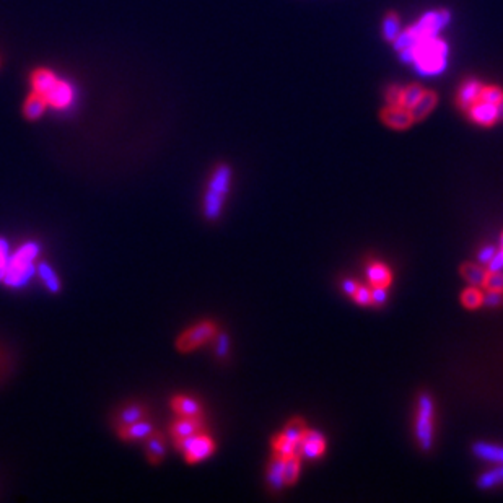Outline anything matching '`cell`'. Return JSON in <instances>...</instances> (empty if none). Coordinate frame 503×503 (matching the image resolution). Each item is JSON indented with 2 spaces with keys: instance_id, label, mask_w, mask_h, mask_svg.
Returning a JSON list of instances; mask_svg holds the SVG:
<instances>
[{
  "instance_id": "7c38bea8",
  "label": "cell",
  "mask_w": 503,
  "mask_h": 503,
  "mask_svg": "<svg viewBox=\"0 0 503 503\" xmlns=\"http://www.w3.org/2000/svg\"><path fill=\"white\" fill-rule=\"evenodd\" d=\"M170 408L176 417H202V404L187 394H175L170 401Z\"/></svg>"
},
{
  "instance_id": "4316f807",
  "label": "cell",
  "mask_w": 503,
  "mask_h": 503,
  "mask_svg": "<svg viewBox=\"0 0 503 503\" xmlns=\"http://www.w3.org/2000/svg\"><path fill=\"white\" fill-rule=\"evenodd\" d=\"M399 33H401V20H399V16L394 11H391V14L386 15L385 21H383V34H385L388 41L393 43Z\"/></svg>"
},
{
  "instance_id": "603a6c76",
  "label": "cell",
  "mask_w": 503,
  "mask_h": 503,
  "mask_svg": "<svg viewBox=\"0 0 503 503\" xmlns=\"http://www.w3.org/2000/svg\"><path fill=\"white\" fill-rule=\"evenodd\" d=\"M461 276L472 287H481L485 282V277H487V271L479 264H474V262H466V264L461 266Z\"/></svg>"
},
{
  "instance_id": "836d02e7",
  "label": "cell",
  "mask_w": 503,
  "mask_h": 503,
  "mask_svg": "<svg viewBox=\"0 0 503 503\" xmlns=\"http://www.w3.org/2000/svg\"><path fill=\"white\" fill-rule=\"evenodd\" d=\"M482 305L489 308H495L503 305V291L499 290H487V294L484 295Z\"/></svg>"
},
{
  "instance_id": "4fadbf2b",
  "label": "cell",
  "mask_w": 503,
  "mask_h": 503,
  "mask_svg": "<svg viewBox=\"0 0 503 503\" xmlns=\"http://www.w3.org/2000/svg\"><path fill=\"white\" fill-rule=\"evenodd\" d=\"M204 430V417H176L170 425L171 438L190 437Z\"/></svg>"
},
{
  "instance_id": "1f68e13d",
  "label": "cell",
  "mask_w": 503,
  "mask_h": 503,
  "mask_svg": "<svg viewBox=\"0 0 503 503\" xmlns=\"http://www.w3.org/2000/svg\"><path fill=\"white\" fill-rule=\"evenodd\" d=\"M482 287H485L487 290H499L503 291V274L500 272H489L487 271V277H485V282Z\"/></svg>"
},
{
  "instance_id": "2e32d148",
  "label": "cell",
  "mask_w": 503,
  "mask_h": 503,
  "mask_svg": "<svg viewBox=\"0 0 503 503\" xmlns=\"http://www.w3.org/2000/svg\"><path fill=\"white\" fill-rule=\"evenodd\" d=\"M46 106H48V103H46L44 95L33 90L31 93L26 96L25 105H23V116H25L28 121H36V119H39L44 114Z\"/></svg>"
},
{
  "instance_id": "cb8c5ba5",
  "label": "cell",
  "mask_w": 503,
  "mask_h": 503,
  "mask_svg": "<svg viewBox=\"0 0 503 503\" xmlns=\"http://www.w3.org/2000/svg\"><path fill=\"white\" fill-rule=\"evenodd\" d=\"M274 451H276V456L279 458L287 460L290 456H300L299 455V443L290 442V440L285 438L284 435H279L272 443Z\"/></svg>"
},
{
  "instance_id": "ffe728a7",
  "label": "cell",
  "mask_w": 503,
  "mask_h": 503,
  "mask_svg": "<svg viewBox=\"0 0 503 503\" xmlns=\"http://www.w3.org/2000/svg\"><path fill=\"white\" fill-rule=\"evenodd\" d=\"M147 417H148V410L144 404L130 403L119 410L118 424H130V422L147 419Z\"/></svg>"
},
{
  "instance_id": "44dd1931",
  "label": "cell",
  "mask_w": 503,
  "mask_h": 503,
  "mask_svg": "<svg viewBox=\"0 0 503 503\" xmlns=\"http://www.w3.org/2000/svg\"><path fill=\"white\" fill-rule=\"evenodd\" d=\"M367 277L368 282L373 285H380V287H388L391 284V272L385 264L381 262H370L367 267Z\"/></svg>"
},
{
  "instance_id": "d4e9b609",
  "label": "cell",
  "mask_w": 503,
  "mask_h": 503,
  "mask_svg": "<svg viewBox=\"0 0 503 503\" xmlns=\"http://www.w3.org/2000/svg\"><path fill=\"white\" fill-rule=\"evenodd\" d=\"M425 88H422V85L419 83H410L408 87H404L401 91V98H399V105L404 108H413L415 105V101L420 98V95L424 93Z\"/></svg>"
},
{
  "instance_id": "4dcf8cb0",
  "label": "cell",
  "mask_w": 503,
  "mask_h": 503,
  "mask_svg": "<svg viewBox=\"0 0 503 503\" xmlns=\"http://www.w3.org/2000/svg\"><path fill=\"white\" fill-rule=\"evenodd\" d=\"M10 256H11L10 243H9L5 238L0 237V284H2L4 276H5V271H7Z\"/></svg>"
},
{
  "instance_id": "74e56055",
  "label": "cell",
  "mask_w": 503,
  "mask_h": 503,
  "mask_svg": "<svg viewBox=\"0 0 503 503\" xmlns=\"http://www.w3.org/2000/svg\"><path fill=\"white\" fill-rule=\"evenodd\" d=\"M503 269V249L495 253L492 259L487 262V271L489 272H500Z\"/></svg>"
},
{
  "instance_id": "d6a6232c",
  "label": "cell",
  "mask_w": 503,
  "mask_h": 503,
  "mask_svg": "<svg viewBox=\"0 0 503 503\" xmlns=\"http://www.w3.org/2000/svg\"><path fill=\"white\" fill-rule=\"evenodd\" d=\"M217 341L215 342V353L220 358L227 357L228 351H230V339H228V336L225 333H217V336L214 337Z\"/></svg>"
},
{
  "instance_id": "9a60e30c",
  "label": "cell",
  "mask_w": 503,
  "mask_h": 503,
  "mask_svg": "<svg viewBox=\"0 0 503 503\" xmlns=\"http://www.w3.org/2000/svg\"><path fill=\"white\" fill-rule=\"evenodd\" d=\"M438 96L433 90H424V93L420 95V98L415 101V105L410 108V114H413L414 123L424 121V119L433 111V108L437 106Z\"/></svg>"
},
{
  "instance_id": "ba28073f",
  "label": "cell",
  "mask_w": 503,
  "mask_h": 503,
  "mask_svg": "<svg viewBox=\"0 0 503 503\" xmlns=\"http://www.w3.org/2000/svg\"><path fill=\"white\" fill-rule=\"evenodd\" d=\"M153 430H155V427L148 419L116 425V433L123 442H140V440H145L150 435Z\"/></svg>"
},
{
  "instance_id": "8d00e7d4",
  "label": "cell",
  "mask_w": 503,
  "mask_h": 503,
  "mask_svg": "<svg viewBox=\"0 0 503 503\" xmlns=\"http://www.w3.org/2000/svg\"><path fill=\"white\" fill-rule=\"evenodd\" d=\"M401 91L403 87H396V85H391L386 90V103L388 105H399V98H401Z\"/></svg>"
},
{
  "instance_id": "ab89813d",
  "label": "cell",
  "mask_w": 503,
  "mask_h": 503,
  "mask_svg": "<svg viewBox=\"0 0 503 503\" xmlns=\"http://www.w3.org/2000/svg\"><path fill=\"white\" fill-rule=\"evenodd\" d=\"M342 289H344V291L347 295H353L356 294V290L358 289V285L356 280H344V284H342Z\"/></svg>"
},
{
  "instance_id": "8fae6325",
  "label": "cell",
  "mask_w": 503,
  "mask_h": 503,
  "mask_svg": "<svg viewBox=\"0 0 503 503\" xmlns=\"http://www.w3.org/2000/svg\"><path fill=\"white\" fill-rule=\"evenodd\" d=\"M46 103L56 110H66L73 101V88L66 80H57L48 93L44 95Z\"/></svg>"
},
{
  "instance_id": "30bf717a",
  "label": "cell",
  "mask_w": 503,
  "mask_h": 503,
  "mask_svg": "<svg viewBox=\"0 0 503 503\" xmlns=\"http://www.w3.org/2000/svg\"><path fill=\"white\" fill-rule=\"evenodd\" d=\"M145 458L153 466L162 465L167 458V437L162 432L153 430L145 440Z\"/></svg>"
},
{
  "instance_id": "f1b7e54d",
  "label": "cell",
  "mask_w": 503,
  "mask_h": 503,
  "mask_svg": "<svg viewBox=\"0 0 503 503\" xmlns=\"http://www.w3.org/2000/svg\"><path fill=\"white\" fill-rule=\"evenodd\" d=\"M482 300H484V294L477 287H471V289L462 291L461 301H462V305H465L466 308H470V310H474V308L481 306Z\"/></svg>"
},
{
  "instance_id": "f546056e",
  "label": "cell",
  "mask_w": 503,
  "mask_h": 503,
  "mask_svg": "<svg viewBox=\"0 0 503 503\" xmlns=\"http://www.w3.org/2000/svg\"><path fill=\"white\" fill-rule=\"evenodd\" d=\"M306 430V427L305 424H303V420H291L290 424L287 425V428H285L282 435L290 440V442H294V443H300V440L303 437V433H305Z\"/></svg>"
},
{
  "instance_id": "e0dca14e",
  "label": "cell",
  "mask_w": 503,
  "mask_h": 503,
  "mask_svg": "<svg viewBox=\"0 0 503 503\" xmlns=\"http://www.w3.org/2000/svg\"><path fill=\"white\" fill-rule=\"evenodd\" d=\"M36 274H38V277L41 279L44 287L48 289L51 294H59L61 289H62L61 279H59V276H57L54 267L51 266L49 262L38 261L36 262Z\"/></svg>"
},
{
  "instance_id": "f35d334b",
  "label": "cell",
  "mask_w": 503,
  "mask_h": 503,
  "mask_svg": "<svg viewBox=\"0 0 503 503\" xmlns=\"http://www.w3.org/2000/svg\"><path fill=\"white\" fill-rule=\"evenodd\" d=\"M495 253H497V251H495L494 247H484L481 251H479L477 257H479V261L482 262V264H487V262L492 259Z\"/></svg>"
},
{
  "instance_id": "e575fe53",
  "label": "cell",
  "mask_w": 503,
  "mask_h": 503,
  "mask_svg": "<svg viewBox=\"0 0 503 503\" xmlns=\"http://www.w3.org/2000/svg\"><path fill=\"white\" fill-rule=\"evenodd\" d=\"M352 296H353V300L358 303V305H362V306L371 305V290L367 287H360L358 285V289L356 290V294H353Z\"/></svg>"
},
{
  "instance_id": "8992f818",
  "label": "cell",
  "mask_w": 503,
  "mask_h": 503,
  "mask_svg": "<svg viewBox=\"0 0 503 503\" xmlns=\"http://www.w3.org/2000/svg\"><path fill=\"white\" fill-rule=\"evenodd\" d=\"M465 113L467 114V118H470V121H472L474 124L484 125V128H490V125H495L497 123L502 121L499 105L481 100L479 96Z\"/></svg>"
},
{
  "instance_id": "83f0119b",
  "label": "cell",
  "mask_w": 503,
  "mask_h": 503,
  "mask_svg": "<svg viewBox=\"0 0 503 503\" xmlns=\"http://www.w3.org/2000/svg\"><path fill=\"white\" fill-rule=\"evenodd\" d=\"M300 474V456H290V458L285 460L284 466V481L285 485H291L296 479H299Z\"/></svg>"
},
{
  "instance_id": "3957f363",
  "label": "cell",
  "mask_w": 503,
  "mask_h": 503,
  "mask_svg": "<svg viewBox=\"0 0 503 503\" xmlns=\"http://www.w3.org/2000/svg\"><path fill=\"white\" fill-rule=\"evenodd\" d=\"M173 445L176 450L181 451L186 462L190 465H197V462L210 458L215 451V442L204 430L190 437L173 438Z\"/></svg>"
},
{
  "instance_id": "484cf974",
  "label": "cell",
  "mask_w": 503,
  "mask_h": 503,
  "mask_svg": "<svg viewBox=\"0 0 503 503\" xmlns=\"http://www.w3.org/2000/svg\"><path fill=\"white\" fill-rule=\"evenodd\" d=\"M503 484V465H500L495 470H490L487 472H484L481 477H479L477 485L481 489H492L497 485Z\"/></svg>"
},
{
  "instance_id": "52a82bcc",
  "label": "cell",
  "mask_w": 503,
  "mask_h": 503,
  "mask_svg": "<svg viewBox=\"0 0 503 503\" xmlns=\"http://www.w3.org/2000/svg\"><path fill=\"white\" fill-rule=\"evenodd\" d=\"M381 121L385 123L388 128L404 130L409 129L414 124V118L410 114L409 108H404L401 105H388L385 110L381 111Z\"/></svg>"
},
{
  "instance_id": "9c48e42d",
  "label": "cell",
  "mask_w": 503,
  "mask_h": 503,
  "mask_svg": "<svg viewBox=\"0 0 503 503\" xmlns=\"http://www.w3.org/2000/svg\"><path fill=\"white\" fill-rule=\"evenodd\" d=\"M326 448L324 437L316 430H305L303 437L299 443V455L300 458L316 460L319 456H323Z\"/></svg>"
},
{
  "instance_id": "7402d4cb",
  "label": "cell",
  "mask_w": 503,
  "mask_h": 503,
  "mask_svg": "<svg viewBox=\"0 0 503 503\" xmlns=\"http://www.w3.org/2000/svg\"><path fill=\"white\" fill-rule=\"evenodd\" d=\"M284 466L285 460L279 458V456H274V460L271 461L267 470V482L274 490H280L285 485L284 481Z\"/></svg>"
},
{
  "instance_id": "277c9868",
  "label": "cell",
  "mask_w": 503,
  "mask_h": 503,
  "mask_svg": "<svg viewBox=\"0 0 503 503\" xmlns=\"http://www.w3.org/2000/svg\"><path fill=\"white\" fill-rule=\"evenodd\" d=\"M219 333V329H217V324L209 321V319H205V321L196 323L190 326V328L182 331V333L176 337L175 347L176 351L181 353H190L197 351L199 347L207 344L209 341H212L214 337Z\"/></svg>"
},
{
  "instance_id": "5b68a950",
  "label": "cell",
  "mask_w": 503,
  "mask_h": 503,
  "mask_svg": "<svg viewBox=\"0 0 503 503\" xmlns=\"http://www.w3.org/2000/svg\"><path fill=\"white\" fill-rule=\"evenodd\" d=\"M433 401L430 394H420L419 404H417L415 417V437L420 448L430 451L433 447Z\"/></svg>"
},
{
  "instance_id": "d6986e66",
  "label": "cell",
  "mask_w": 503,
  "mask_h": 503,
  "mask_svg": "<svg viewBox=\"0 0 503 503\" xmlns=\"http://www.w3.org/2000/svg\"><path fill=\"white\" fill-rule=\"evenodd\" d=\"M472 451L477 458H481L484 461L503 465V447H500V445L479 442L472 445Z\"/></svg>"
},
{
  "instance_id": "5bb4252c",
  "label": "cell",
  "mask_w": 503,
  "mask_h": 503,
  "mask_svg": "<svg viewBox=\"0 0 503 503\" xmlns=\"http://www.w3.org/2000/svg\"><path fill=\"white\" fill-rule=\"evenodd\" d=\"M481 88H482L481 80H476V78L466 80V82L460 87L458 95H456V105H458L460 110L466 111L467 108L477 100Z\"/></svg>"
},
{
  "instance_id": "7a4b0ae2",
  "label": "cell",
  "mask_w": 503,
  "mask_h": 503,
  "mask_svg": "<svg viewBox=\"0 0 503 503\" xmlns=\"http://www.w3.org/2000/svg\"><path fill=\"white\" fill-rule=\"evenodd\" d=\"M232 185V168L225 163H220L210 175L207 190L204 194V215L207 220L220 219L222 209L225 205V199L230 192Z\"/></svg>"
},
{
  "instance_id": "d590c367",
  "label": "cell",
  "mask_w": 503,
  "mask_h": 503,
  "mask_svg": "<svg viewBox=\"0 0 503 503\" xmlns=\"http://www.w3.org/2000/svg\"><path fill=\"white\" fill-rule=\"evenodd\" d=\"M388 299V291L386 287H380V285H375L373 289H371V303L373 305H383V303L386 301Z\"/></svg>"
},
{
  "instance_id": "60d3db41",
  "label": "cell",
  "mask_w": 503,
  "mask_h": 503,
  "mask_svg": "<svg viewBox=\"0 0 503 503\" xmlns=\"http://www.w3.org/2000/svg\"><path fill=\"white\" fill-rule=\"evenodd\" d=\"M502 249H503V235H502Z\"/></svg>"
},
{
  "instance_id": "ac0fdd59",
  "label": "cell",
  "mask_w": 503,
  "mask_h": 503,
  "mask_svg": "<svg viewBox=\"0 0 503 503\" xmlns=\"http://www.w3.org/2000/svg\"><path fill=\"white\" fill-rule=\"evenodd\" d=\"M57 80L59 78L56 77V73L53 71H49V68H44V67L33 71L31 77H30L33 90L38 91V93H41V95L48 93V91L53 88V85L57 82Z\"/></svg>"
},
{
  "instance_id": "6da1fadb",
  "label": "cell",
  "mask_w": 503,
  "mask_h": 503,
  "mask_svg": "<svg viewBox=\"0 0 503 503\" xmlns=\"http://www.w3.org/2000/svg\"><path fill=\"white\" fill-rule=\"evenodd\" d=\"M41 254L38 242H26L11 251L2 284L9 289H21L36 276V262Z\"/></svg>"
}]
</instances>
